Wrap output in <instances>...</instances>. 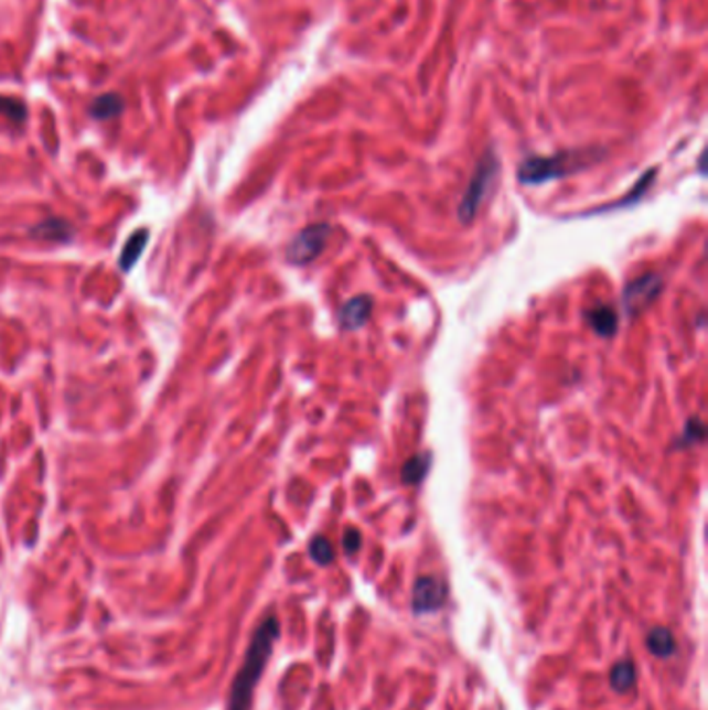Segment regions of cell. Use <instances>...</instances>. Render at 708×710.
I'll list each match as a JSON object with an SVG mask.
<instances>
[{
  "label": "cell",
  "mask_w": 708,
  "mask_h": 710,
  "mask_svg": "<svg viewBox=\"0 0 708 710\" xmlns=\"http://www.w3.org/2000/svg\"><path fill=\"white\" fill-rule=\"evenodd\" d=\"M277 638H279L277 617H266L256 630L246 660L235 677V684L230 690L229 710H249L251 707V696L258 686L260 675L265 671L266 663L272 653V644Z\"/></svg>",
  "instance_id": "obj_1"
},
{
  "label": "cell",
  "mask_w": 708,
  "mask_h": 710,
  "mask_svg": "<svg viewBox=\"0 0 708 710\" xmlns=\"http://www.w3.org/2000/svg\"><path fill=\"white\" fill-rule=\"evenodd\" d=\"M604 159V150L584 148V150H564L553 157H530L517 169V179L524 185H543L553 179H564L584 171L590 164Z\"/></svg>",
  "instance_id": "obj_2"
},
{
  "label": "cell",
  "mask_w": 708,
  "mask_h": 710,
  "mask_svg": "<svg viewBox=\"0 0 708 710\" xmlns=\"http://www.w3.org/2000/svg\"><path fill=\"white\" fill-rule=\"evenodd\" d=\"M498 169L501 166H498V159H496L495 152L489 150L476 164V171L470 179V185H468L465 194L461 197L460 211H458L461 223L470 225L474 220L482 202L491 194V187H493V183L498 178Z\"/></svg>",
  "instance_id": "obj_3"
},
{
  "label": "cell",
  "mask_w": 708,
  "mask_h": 710,
  "mask_svg": "<svg viewBox=\"0 0 708 710\" xmlns=\"http://www.w3.org/2000/svg\"><path fill=\"white\" fill-rule=\"evenodd\" d=\"M329 235H331V227L324 223L301 229L287 246V260L298 267L317 260L329 241Z\"/></svg>",
  "instance_id": "obj_4"
},
{
  "label": "cell",
  "mask_w": 708,
  "mask_h": 710,
  "mask_svg": "<svg viewBox=\"0 0 708 710\" xmlns=\"http://www.w3.org/2000/svg\"><path fill=\"white\" fill-rule=\"evenodd\" d=\"M661 287H663V281L655 272L642 275L634 281H630L623 289V308H625V312L636 314L642 308L651 305V303L655 302L656 295L661 293Z\"/></svg>",
  "instance_id": "obj_5"
},
{
  "label": "cell",
  "mask_w": 708,
  "mask_h": 710,
  "mask_svg": "<svg viewBox=\"0 0 708 710\" xmlns=\"http://www.w3.org/2000/svg\"><path fill=\"white\" fill-rule=\"evenodd\" d=\"M444 599H447V584L437 575H425L414 587V611L418 615L441 609Z\"/></svg>",
  "instance_id": "obj_6"
},
{
  "label": "cell",
  "mask_w": 708,
  "mask_h": 710,
  "mask_svg": "<svg viewBox=\"0 0 708 710\" xmlns=\"http://www.w3.org/2000/svg\"><path fill=\"white\" fill-rule=\"evenodd\" d=\"M373 314V298L357 295L343 305L341 310V326L345 331H357Z\"/></svg>",
  "instance_id": "obj_7"
},
{
  "label": "cell",
  "mask_w": 708,
  "mask_h": 710,
  "mask_svg": "<svg viewBox=\"0 0 708 710\" xmlns=\"http://www.w3.org/2000/svg\"><path fill=\"white\" fill-rule=\"evenodd\" d=\"M586 320L601 337H613L618 333V312L611 305H597L586 312Z\"/></svg>",
  "instance_id": "obj_8"
},
{
  "label": "cell",
  "mask_w": 708,
  "mask_h": 710,
  "mask_svg": "<svg viewBox=\"0 0 708 710\" xmlns=\"http://www.w3.org/2000/svg\"><path fill=\"white\" fill-rule=\"evenodd\" d=\"M124 112V98L119 94H103L98 96L92 105H89V115L98 121H108V119H115Z\"/></svg>",
  "instance_id": "obj_9"
},
{
  "label": "cell",
  "mask_w": 708,
  "mask_h": 710,
  "mask_svg": "<svg viewBox=\"0 0 708 710\" xmlns=\"http://www.w3.org/2000/svg\"><path fill=\"white\" fill-rule=\"evenodd\" d=\"M148 237H150L148 229H140V232L133 233V235L127 239V244L124 246V251H121V256H119V267H121L124 272H129V270L133 268V265L140 260L143 249L148 246Z\"/></svg>",
  "instance_id": "obj_10"
},
{
  "label": "cell",
  "mask_w": 708,
  "mask_h": 710,
  "mask_svg": "<svg viewBox=\"0 0 708 710\" xmlns=\"http://www.w3.org/2000/svg\"><path fill=\"white\" fill-rule=\"evenodd\" d=\"M646 644H648V650L658 658H669L675 653V639L672 632L665 627H655L648 634Z\"/></svg>",
  "instance_id": "obj_11"
},
{
  "label": "cell",
  "mask_w": 708,
  "mask_h": 710,
  "mask_svg": "<svg viewBox=\"0 0 708 710\" xmlns=\"http://www.w3.org/2000/svg\"><path fill=\"white\" fill-rule=\"evenodd\" d=\"M32 235L40 237V239H51V241H69L73 229L72 225H67L65 220L51 218V220H44L40 227H36Z\"/></svg>",
  "instance_id": "obj_12"
},
{
  "label": "cell",
  "mask_w": 708,
  "mask_h": 710,
  "mask_svg": "<svg viewBox=\"0 0 708 710\" xmlns=\"http://www.w3.org/2000/svg\"><path fill=\"white\" fill-rule=\"evenodd\" d=\"M428 467H430V455H426V453H420V455L408 460L401 467L404 484H409V486L420 484L426 478V474H428Z\"/></svg>",
  "instance_id": "obj_13"
},
{
  "label": "cell",
  "mask_w": 708,
  "mask_h": 710,
  "mask_svg": "<svg viewBox=\"0 0 708 710\" xmlns=\"http://www.w3.org/2000/svg\"><path fill=\"white\" fill-rule=\"evenodd\" d=\"M636 681V667L630 660H621L611 669V686L618 692H627Z\"/></svg>",
  "instance_id": "obj_14"
},
{
  "label": "cell",
  "mask_w": 708,
  "mask_h": 710,
  "mask_svg": "<svg viewBox=\"0 0 708 710\" xmlns=\"http://www.w3.org/2000/svg\"><path fill=\"white\" fill-rule=\"evenodd\" d=\"M310 557H312L319 566H329V563H333V559H335L333 545H331L324 536H317V538L310 542Z\"/></svg>",
  "instance_id": "obj_15"
},
{
  "label": "cell",
  "mask_w": 708,
  "mask_h": 710,
  "mask_svg": "<svg viewBox=\"0 0 708 710\" xmlns=\"http://www.w3.org/2000/svg\"><path fill=\"white\" fill-rule=\"evenodd\" d=\"M0 115L9 117L11 121L15 123H23L25 117H28V108L25 105L18 100V98H11V96H0Z\"/></svg>",
  "instance_id": "obj_16"
},
{
  "label": "cell",
  "mask_w": 708,
  "mask_h": 710,
  "mask_svg": "<svg viewBox=\"0 0 708 710\" xmlns=\"http://www.w3.org/2000/svg\"><path fill=\"white\" fill-rule=\"evenodd\" d=\"M702 439H705V427H702V422L698 418H694V420H688L686 430H684V437H682V441L677 443V447L700 443Z\"/></svg>",
  "instance_id": "obj_17"
},
{
  "label": "cell",
  "mask_w": 708,
  "mask_h": 710,
  "mask_svg": "<svg viewBox=\"0 0 708 710\" xmlns=\"http://www.w3.org/2000/svg\"><path fill=\"white\" fill-rule=\"evenodd\" d=\"M360 545H362V536H360V532L354 530V528H350V530L345 532V536H343V547H345V551L350 552V555H354V552L360 549Z\"/></svg>",
  "instance_id": "obj_18"
}]
</instances>
